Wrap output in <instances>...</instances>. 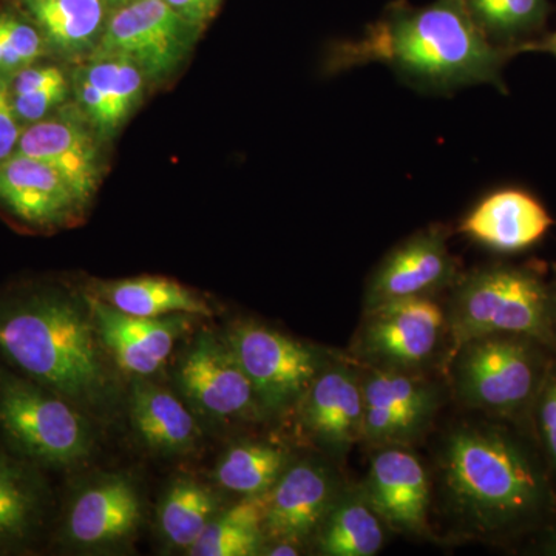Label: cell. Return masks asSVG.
<instances>
[{
    "label": "cell",
    "instance_id": "6da1fadb",
    "mask_svg": "<svg viewBox=\"0 0 556 556\" xmlns=\"http://www.w3.org/2000/svg\"><path fill=\"white\" fill-rule=\"evenodd\" d=\"M0 361L86 415L109 417L121 386L94 327L86 292L33 278L0 288Z\"/></svg>",
    "mask_w": 556,
    "mask_h": 556
},
{
    "label": "cell",
    "instance_id": "7a4b0ae2",
    "mask_svg": "<svg viewBox=\"0 0 556 556\" xmlns=\"http://www.w3.org/2000/svg\"><path fill=\"white\" fill-rule=\"evenodd\" d=\"M514 54L486 38L464 0H437L420 9L397 3L361 38L336 42L324 68L336 75L383 64L427 89L473 84L504 89L503 67Z\"/></svg>",
    "mask_w": 556,
    "mask_h": 556
},
{
    "label": "cell",
    "instance_id": "3957f363",
    "mask_svg": "<svg viewBox=\"0 0 556 556\" xmlns=\"http://www.w3.org/2000/svg\"><path fill=\"white\" fill-rule=\"evenodd\" d=\"M438 470L450 517L470 536L510 535L535 525L552 507L540 460L503 427L452 428L439 445Z\"/></svg>",
    "mask_w": 556,
    "mask_h": 556
},
{
    "label": "cell",
    "instance_id": "277c9868",
    "mask_svg": "<svg viewBox=\"0 0 556 556\" xmlns=\"http://www.w3.org/2000/svg\"><path fill=\"white\" fill-rule=\"evenodd\" d=\"M450 289V356L467 340L489 334L521 336L556 350V287L535 266H482L459 274Z\"/></svg>",
    "mask_w": 556,
    "mask_h": 556
},
{
    "label": "cell",
    "instance_id": "5b68a950",
    "mask_svg": "<svg viewBox=\"0 0 556 556\" xmlns=\"http://www.w3.org/2000/svg\"><path fill=\"white\" fill-rule=\"evenodd\" d=\"M0 438L43 470H68L86 463L94 439L83 409L2 361Z\"/></svg>",
    "mask_w": 556,
    "mask_h": 556
},
{
    "label": "cell",
    "instance_id": "8992f818",
    "mask_svg": "<svg viewBox=\"0 0 556 556\" xmlns=\"http://www.w3.org/2000/svg\"><path fill=\"white\" fill-rule=\"evenodd\" d=\"M548 348L511 334L467 340L450 356L455 396L468 408L497 417L525 416L546 378Z\"/></svg>",
    "mask_w": 556,
    "mask_h": 556
},
{
    "label": "cell",
    "instance_id": "52a82bcc",
    "mask_svg": "<svg viewBox=\"0 0 556 556\" xmlns=\"http://www.w3.org/2000/svg\"><path fill=\"white\" fill-rule=\"evenodd\" d=\"M448 348L445 308L419 298L365 309L350 354L362 367L424 372Z\"/></svg>",
    "mask_w": 556,
    "mask_h": 556
},
{
    "label": "cell",
    "instance_id": "ba28073f",
    "mask_svg": "<svg viewBox=\"0 0 556 556\" xmlns=\"http://www.w3.org/2000/svg\"><path fill=\"white\" fill-rule=\"evenodd\" d=\"M266 415L298 407L332 357L254 320H239L225 334Z\"/></svg>",
    "mask_w": 556,
    "mask_h": 556
},
{
    "label": "cell",
    "instance_id": "9c48e42d",
    "mask_svg": "<svg viewBox=\"0 0 556 556\" xmlns=\"http://www.w3.org/2000/svg\"><path fill=\"white\" fill-rule=\"evenodd\" d=\"M200 35V28L182 20L166 0H130L110 11L100 46L91 56L130 58L152 89L178 75Z\"/></svg>",
    "mask_w": 556,
    "mask_h": 556
},
{
    "label": "cell",
    "instance_id": "30bf717a",
    "mask_svg": "<svg viewBox=\"0 0 556 556\" xmlns=\"http://www.w3.org/2000/svg\"><path fill=\"white\" fill-rule=\"evenodd\" d=\"M142 522V500L134 478L105 473L73 490L51 533L62 551L110 552L129 546Z\"/></svg>",
    "mask_w": 556,
    "mask_h": 556
},
{
    "label": "cell",
    "instance_id": "8fae6325",
    "mask_svg": "<svg viewBox=\"0 0 556 556\" xmlns=\"http://www.w3.org/2000/svg\"><path fill=\"white\" fill-rule=\"evenodd\" d=\"M177 383L193 413L214 422L266 415L225 336L201 332L179 358Z\"/></svg>",
    "mask_w": 556,
    "mask_h": 556
},
{
    "label": "cell",
    "instance_id": "7c38bea8",
    "mask_svg": "<svg viewBox=\"0 0 556 556\" xmlns=\"http://www.w3.org/2000/svg\"><path fill=\"white\" fill-rule=\"evenodd\" d=\"M362 441L371 448L408 447L426 434L442 404V388L424 372L362 367Z\"/></svg>",
    "mask_w": 556,
    "mask_h": 556
},
{
    "label": "cell",
    "instance_id": "4fadbf2b",
    "mask_svg": "<svg viewBox=\"0 0 556 556\" xmlns=\"http://www.w3.org/2000/svg\"><path fill=\"white\" fill-rule=\"evenodd\" d=\"M87 207L50 164L20 152L0 161V208L21 228L42 233L75 228Z\"/></svg>",
    "mask_w": 556,
    "mask_h": 556
},
{
    "label": "cell",
    "instance_id": "5bb4252c",
    "mask_svg": "<svg viewBox=\"0 0 556 556\" xmlns=\"http://www.w3.org/2000/svg\"><path fill=\"white\" fill-rule=\"evenodd\" d=\"M109 148L72 98L25 127L16 152L53 166L90 204L108 169Z\"/></svg>",
    "mask_w": 556,
    "mask_h": 556
},
{
    "label": "cell",
    "instance_id": "9a60e30c",
    "mask_svg": "<svg viewBox=\"0 0 556 556\" xmlns=\"http://www.w3.org/2000/svg\"><path fill=\"white\" fill-rule=\"evenodd\" d=\"M46 471L0 438V556L36 554L53 533L56 501Z\"/></svg>",
    "mask_w": 556,
    "mask_h": 556
},
{
    "label": "cell",
    "instance_id": "2e32d148",
    "mask_svg": "<svg viewBox=\"0 0 556 556\" xmlns=\"http://www.w3.org/2000/svg\"><path fill=\"white\" fill-rule=\"evenodd\" d=\"M303 431L332 457H345L362 441L364 390L356 362H331L298 404Z\"/></svg>",
    "mask_w": 556,
    "mask_h": 556
},
{
    "label": "cell",
    "instance_id": "e0dca14e",
    "mask_svg": "<svg viewBox=\"0 0 556 556\" xmlns=\"http://www.w3.org/2000/svg\"><path fill=\"white\" fill-rule=\"evenodd\" d=\"M459 277L442 226L420 230L383 258L369 278L365 309L397 300L433 298Z\"/></svg>",
    "mask_w": 556,
    "mask_h": 556
},
{
    "label": "cell",
    "instance_id": "ac0fdd59",
    "mask_svg": "<svg viewBox=\"0 0 556 556\" xmlns=\"http://www.w3.org/2000/svg\"><path fill=\"white\" fill-rule=\"evenodd\" d=\"M86 294L102 346L113 365L131 378L156 375L195 318L189 314L160 318L129 316L89 292Z\"/></svg>",
    "mask_w": 556,
    "mask_h": 556
},
{
    "label": "cell",
    "instance_id": "d6986e66",
    "mask_svg": "<svg viewBox=\"0 0 556 556\" xmlns=\"http://www.w3.org/2000/svg\"><path fill=\"white\" fill-rule=\"evenodd\" d=\"M148 89L142 70L121 54H98L72 68L73 101L109 146L142 104Z\"/></svg>",
    "mask_w": 556,
    "mask_h": 556
},
{
    "label": "cell",
    "instance_id": "ffe728a7",
    "mask_svg": "<svg viewBox=\"0 0 556 556\" xmlns=\"http://www.w3.org/2000/svg\"><path fill=\"white\" fill-rule=\"evenodd\" d=\"M362 489L386 526L402 535H424L430 511V479L404 445L375 448Z\"/></svg>",
    "mask_w": 556,
    "mask_h": 556
},
{
    "label": "cell",
    "instance_id": "44dd1931",
    "mask_svg": "<svg viewBox=\"0 0 556 556\" xmlns=\"http://www.w3.org/2000/svg\"><path fill=\"white\" fill-rule=\"evenodd\" d=\"M340 489L331 468L320 460L289 464L268 492L263 522L266 541L300 547L313 541Z\"/></svg>",
    "mask_w": 556,
    "mask_h": 556
},
{
    "label": "cell",
    "instance_id": "7402d4cb",
    "mask_svg": "<svg viewBox=\"0 0 556 556\" xmlns=\"http://www.w3.org/2000/svg\"><path fill=\"white\" fill-rule=\"evenodd\" d=\"M554 225V218L535 195L507 188L479 201L460 223V232L492 251L517 254L540 243Z\"/></svg>",
    "mask_w": 556,
    "mask_h": 556
},
{
    "label": "cell",
    "instance_id": "603a6c76",
    "mask_svg": "<svg viewBox=\"0 0 556 556\" xmlns=\"http://www.w3.org/2000/svg\"><path fill=\"white\" fill-rule=\"evenodd\" d=\"M22 14L38 27L51 56L83 64L100 46L110 16L102 0H16Z\"/></svg>",
    "mask_w": 556,
    "mask_h": 556
},
{
    "label": "cell",
    "instance_id": "cb8c5ba5",
    "mask_svg": "<svg viewBox=\"0 0 556 556\" xmlns=\"http://www.w3.org/2000/svg\"><path fill=\"white\" fill-rule=\"evenodd\" d=\"M129 415L135 433L159 455L185 456L199 447L201 430L192 408L146 378L131 383Z\"/></svg>",
    "mask_w": 556,
    "mask_h": 556
},
{
    "label": "cell",
    "instance_id": "d4e9b609",
    "mask_svg": "<svg viewBox=\"0 0 556 556\" xmlns=\"http://www.w3.org/2000/svg\"><path fill=\"white\" fill-rule=\"evenodd\" d=\"M87 292L121 313L135 317L160 318L175 314L211 317L214 314L207 300L201 298L199 292L166 277L97 280Z\"/></svg>",
    "mask_w": 556,
    "mask_h": 556
},
{
    "label": "cell",
    "instance_id": "484cf974",
    "mask_svg": "<svg viewBox=\"0 0 556 556\" xmlns=\"http://www.w3.org/2000/svg\"><path fill=\"white\" fill-rule=\"evenodd\" d=\"M387 530L362 485L343 486L313 543L318 555L372 556L386 544Z\"/></svg>",
    "mask_w": 556,
    "mask_h": 556
},
{
    "label": "cell",
    "instance_id": "4316f807",
    "mask_svg": "<svg viewBox=\"0 0 556 556\" xmlns=\"http://www.w3.org/2000/svg\"><path fill=\"white\" fill-rule=\"evenodd\" d=\"M219 514L214 490L193 478H178L160 501L159 529L167 546L186 551L200 540Z\"/></svg>",
    "mask_w": 556,
    "mask_h": 556
},
{
    "label": "cell",
    "instance_id": "83f0119b",
    "mask_svg": "<svg viewBox=\"0 0 556 556\" xmlns=\"http://www.w3.org/2000/svg\"><path fill=\"white\" fill-rule=\"evenodd\" d=\"M268 493L244 496L228 510L219 511L200 540L189 548L192 556L262 555L266 543L265 522Z\"/></svg>",
    "mask_w": 556,
    "mask_h": 556
},
{
    "label": "cell",
    "instance_id": "f1b7e54d",
    "mask_svg": "<svg viewBox=\"0 0 556 556\" xmlns=\"http://www.w3.org/2000/svg\"><path fill=\"white\" fill-rule=\"evenodd\" d=\"M291 464L287 450L269 442L247 441L232 445L219 457L215 481L241 496L268 493Z\"/></svg>",
    "mask_w": 556,
    "mask_h": 556
},
{
    "label": "cell",
    "instance_id": "f546056e",
    "mask_svg": "<svg viewBox=\"0 0 556 556\" xmlns=\"http://www.w3.org/2000/svg\"><path fill=\"white\" fill-rule=\"evenodd\" d=\"M468 13L496 46L518 54L546 24L547 0H464Z\"/></svg>",
    "mask_w": 556,
    "mask_h": 556
},
{
    "label": "cell",
    "instance_id": "4dcf8cb0",
    "mask_svg": "<svg viewBox=\"0 0 556 556\" xmlns=\"http://www.w3.org/2000/svg\"><path fill=\"white\" fill-rule=\"evenodd\" d=\"M17 119L28 127L72 101V70L61 64H36L10 76Z\"/></svg>",
    "mask_w": 556,
    "mask_h": 556
},
{
    "label": "cell",
    "instance_id": "1f68e13d",
    "mask_svg": "<svg viewBox=\"0 0 556 556\" xmlns=\"http://www.w3.org/2000/svg\"><path fill=\"white\" fill-rule=\"evenodd\" d=\"M49 53L46 39L27 16L0 13V73L14 75Z\"/></svg>",
    "mask_w": 556,
    "mask_h": 556
},
{
    "label": "cell",
    "instance_id": "d6a6232c",
    "mask_svg": "<svg viewBox=\"0 0 556 556\" xmlns=\"http://www.w3.org/2000/svg\"><path fill=\"white\" fill-rule=\"evenodd\" d=\"M536 433L548 467L556 473V361L548 365L546 378L533 402Z\"/></svg>",
    "mask_w": 556,
    "mask_h": 556
},
{
    "label": "cell",
    "instance_id": "836d02e7",
    "mask_svg": "<svg viewBox=\"0 0 556 556\" xmlns=\"http://www.w3.org/2000/svg\"><path fill=\"white\" fill-rule=\"evenodd\" d=\"M24 126L17 119L11 98L10 76L0 73V161L16 153Z\"/></svg>",
    "mask_w": 556,
    "mask_h": 556
},
{
    "label": "cell",
    "instance_id": "e575fe53",
    "mask_svg": "<svg viewBox=\"0 0 556 556\" xmlns=\"http://www.w3.org/2000/svg\"><path fill=\"white\" fill-rule=\"evenodd\" d=\"M182 20L195 25L201 31L214 20L223 0H166Z\"/></svg>",
    "mask_w": 556,
    "mask_h": 556
},
{
    "label": "cell",
    "instance_id": "d590c367",
    "mask_svg": "<svg viewBox=\"0 0 556 556\" xmlns=\"http://www.w3.org/2000/svg\"><path fill=\"white\" fill-rule=\"evenodd\" d=\"M530 51H540V53H551L556 58V31L546 36L544 39L530 40L525 46L519 47L518 53H530Z\"/></svg>",
    "mask_w": 556,
    "mask_h": 556
},
{
    "label": "cell",
    "instance_id": "8d00e7d4",
    "mask_svg": "<svg viewBox=\"0 0 556 556\" xmlns=\"http://www.w3.org/2000/svg\"><path fill=\"white\" fill-rule=\"evenodd\" d=\"M102 2L109 7L110 11H113L119 9V7L126 5V3L130 2V0H102Z\"/></svg>",
    "mask_w": 556,
    "mask_h": 556
}]
</instances>
